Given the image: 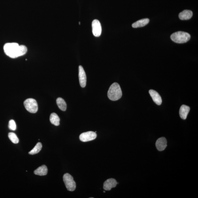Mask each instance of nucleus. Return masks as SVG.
Instances as JSON below:
<instances>
[{
	"instance_id": "obj_1",
	"label": "nucleus",
	"mask_w": 198,
	"mask_h": 198,
	"mask_svg": "<svg viewBox=\"0 0 198 198\" xmlns=\"http://www.w3.org/2000/svg\"><path fill=\"white\" fill-rule=\"evenodd\" d=\"M3 48L6 54L13 58L23 56L27 52L26 46L19 45L16 43H6L4 45Z\"/></svg>"
},
{
	"instance_id": "obj_2",
	"label": "nucleus",
	"mask_w": 198,
	"mask_h": 198,
	"mask_svg": "<svg viewBox=\"0 0 198 198\" xmlns=\"http://www.w3.org/2000/svg\"><path fill=\"white\" fill-rule=\"evenodd\" d=\"M122 93L120 85L117 83H114L109 87L108 92V96L110 100L115 101L122 97Z\"/></svg>"
},
{
	"instance_id": "obj_3",
	"label": "nucleus",
	"mask_w": 198,
	"mask_h": 198,
	"mask_svg": "<svg viewBox=\"0 0 198 198\" xmlns=\"http://www.w3.org/2000/svg\"><path fill=\"white\" fill-rule=\"evenodd\" d=\"M190 38V35L189 33L183 31L176 32L171 36L172 41L178 43H185L189 41Z\"/></svg>"
},
{
	"instance_id": "obj_4",
	"label": "nucleus",
	"mask_w": 198,
	"mask_h": 198,
	"mask_svg": "<svg viewBox=\"0 0 198 198\" xmlns=\"http://www.w3.org/2000/svg\"><path fill=\"white\" fill-rule=\"evenodd\" d=\"M63 180L68 190L74 191L76 188V184L73 177L69 173H66L63 176Z\"/></svg>"
},
{
	"instance_id": "obj_5",
	"label": "nucleus",
	"mask_w": 198,
	"mask_h": 198,
	"mask_svg": "<svg viewBox=\"0 0 198 198\" xmlns=\"http://www.w3.org/2000/svg\"><path fill=\"white\" fill-rule=\"evenodd\" d=\"M24 105L27 111L31 113H36L38 111V103L35 99H27L24 102Z\"/></svg>"
},
{
	"instance_id": "obj_6",
	"label": "nucleus",
	"mask_w": 198,
	"mask_h": 198,
	"mask_svg": "<svg viewBox=\"0 0 198 198\" xmlns=\"http://www.w3.org/2000/svg\"><path fill=\"white\" fill-rule=\"evenodd\" d=\"M97 136V134L95 132L88 131L81 134L79 138L81 141L86 142L95 140Z\"/></svg>"
},
{
	"instance_id": "obj_7",
	"label": "nucleus",
	"mask_w": 198,
	"mask_h": 198,
	"mask_svg": "<svg viewBox=\"0 0 198 198\" xmlns=\"http://www.w3.org/2000/svg\"><path fill=\"white\" fill-rule=\"evenodd\" d=\"M92 32L95 37H99L102 33V27L99 21L96 20H93L92 23Z\"/></svg>"
},
{
	"instance_id": "obj_8",
	"label": "nucleus",
	"mask_w": 198,
	"mask_h": 198,
	"mask_svg": "<svg viewBox=\"0 0 198 198\" xmlns=\"http://www.w3.org/2000/svg\"><path fill=\"white\" fill-rule=\"evenodd\" d=\"M79 77L80 85L83 88H84L86 86V84L87 78L86 73L82 66H79Z\"/></svg>"
},
{
	"instance_id": "obj_9",
	"label": "nucleus",
	"mask_w": 198,
	"mask_h": 198,
	"mask_svg": "<svg viewBox=\"0 0 198 198\" xmlns=\"http://www.w3.org/2000/svg\"><path fill=\"white\" fill-rule=\"evenodd\" d=\"M118 184L114 179H109L104 183V189L105 190H110L112 188H115Z\"/></svg>"
},
{
	"instance_id": "obj_10",
	"label": "nucleus",
	"mask_w": 198,
	"mask_h": 198,
	"mask_svg": "<svg viewBox=\"0 0 198 198\" xmlns=\"http://www.w3.org/2000/svg\"><path fill=\"white\" fill-rule=\"evenodd\" d=\"M156 146L159 151H162L165 150L167 146V141L166 138L165 137L159 138L156 141Z\"/></svg>"
},
{
	"instance_id": "obj_11",
	"label": "nucleus",
	"mask_w": 198,
	"mask_h": 198,
	"mask_svg": "<svg viewBox=\"0 0 198 198\" xmlns=\"http://www.w3.org/2000/svg\"><path fill=\"white\" fill-rule=\"evenodd\" d=\"M149 93L155 103L157 105H160L162 101L159 94L156 91L153 90H150L149 91Z\"/></svg>"
},
{
	"instance_id": "obj_12",
	"label": "nucleus",
	"mask_w": 198,
	"mask_h": 198,
	"mask_svg": "<svg viewBox=\"0 0 198 198\" xmlns=\"http://www.w3.org/2000/svg\"><path fill=\"white\" fill-rule=\"evenodd\" d=\"M190 110V108L189 106L185 105H183L181 106L180 110V118L183 120H185L188 116Z\"/></svg>"
},
{
	"instance_id": "obj_13",
	"label": "nucleus",
	"mask_w": 198,
	"mask_h": 198,
	"mask_svg": "<svg viewBox=\"0 0 198 198\" xmlns=\"http://www.w3.org/2000/svg\"><path fill=\"white\" fill-rule=\"evenodd\" d=\"M193 16V12L190 10H184L180 12L179 15V18L181 20H188L190 19Z\"/></svg>"
},
{
	"instance_id": "obj_14",
	"label": "nucleus",
	"mask_w": 198,
	"mask_h": 198,
	"mask_svg": "<svg viewBox=\"0 0 198 198\" xmlns=\"http://www.w3.org/2000/svg\"><path fill=\"white\" fill-rule=\"evenodd\" d=\"M149 22H150V20L148 18L142 19L132 24V27L134 28L144 27L147 25Z\"/></svg>"
},
{
	"instance_id": "obj_15",
	"label": "nucleus",
	"mask_w": 198,
	"mask_h": 198,
	"mask_svg": "<svg viewBox=\"0 0 198 198\" xmlns=\"http://www.w3.org/2000/svg\"><path fill=\"white\" fill-rule=\"evenodd\" d=\"M48 169L45 165H42L41 166L38 167L37 169L35 170L34 173L37 175L40 176L46 175L47 174Z\"/></svg>"
},
{
	"instance_id": "obj_16",
	"label": "nucleus",
	"mask_w": 198,
	"mask_h": 198,
	"mask_svg": "<svg viewBox=\"0 0 198 198\" xmlns=\"http://www.w3.org/2000/svg\"><path fill=\"white\" fill-rule=\"evenodd\" d=\"M50 120L51 123L56 126H58L59 125L60 119L57 114L54 113L51 114Z\"/></svg>"
},
{
	"instance_id": "obj_17",
	"label": "nucleus",
	"mask_w": 198,
	"mask_h": 198,
	"mask_svg": "<svg viewBox=\"0 0 198 198\" xmlns=\"http://www.w3.org/2000/svg\"><path fill=\"white\" fill-rule=\"evenodd\" d=\"M57 104L59 108L62 111H65L67 109V104L62 98H58L57 99Z\"/></svg>"
},
{
	"instance_id": "obj_18",
	"label": "nucleus",
	"mask_w": 198,
	"mask_h": 198,
	"mask_svg": "<svg viewBox=\"0 0 198 198\" xmlns=\"http://www.w3.org/2000/svg\"><path fill=\"white\" fill-rule=\"evenodd\" d=\"M42 147V145L41 143H38L34 147V148L30 152H29V154L31 155L37 154V153L40 152V151L41 150Z\"/></svg>"
},
{
	"instance_id": "obj_19",
	"label": "nucleus",
	"mask_w": 198,
	"mask_h": 198,
	"mask_svg": "<svg viewBox=\"0 0 198 198\" xmlns=\"http://www.w3.org/2000/svg\"><path fill=\"white\" fill-rule=\"evenodd\" d=\"M8 137L10 140L13 143L18 144L19 140L15 134L13 133H10L8 134Z\"/></svg>"
},
{
	"instance_id": "obj_20",
	"label": "nucleus",
	"mask_w": 198,
	"mask_h": 198,
	"mask_svg": "<svg viewBox=\"0 0 198 198\" xmlns=\"http://www.w3.org/2000/svg\"><path fill=\"white\" fill-rule=\"evenodd\" d=\"M8 128L14 131L16 129V125L15 122L13 120H11L9 121Z\"/></svg>"
},
{
	"instance_id": "obj_21",
	"label": "nucleus",
	"mask_w": 198,
	"mask_h": 198,
	"mask_svg": "<svg viewBox=\"0 0 198 198\" xmlns=\"http://www.w3.org/2000/svg\"><path fill=\"white\" fill-rule=\"evenodd\" d=\"M103 192H104V193H105V191H103Z\"/></svg>"
},
{
	"instance_id": "obj_22",
	"label": "nucleus",
	"mask_w": 198,
	"mask_h": 198,
	"mask_svg": "<svg viewBox=\"0 0 198 198\" xmlns=\"http://www.w3.org/2000/svg\"><path fill=\"white\" fill-rule=\"evenodd\" d=\"M79 24H80V22H79Z\"/></svg>"
}]
</instances>
